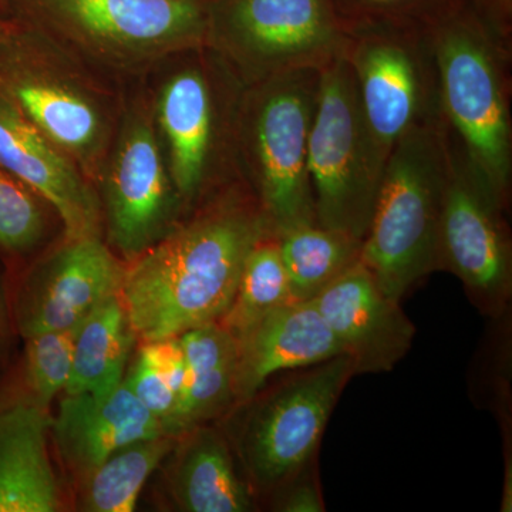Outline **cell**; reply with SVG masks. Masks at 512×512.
I'll return each mask as SVG.
<instances>
[{"label":"cell","mask_w":512,"mask_h":512,"mask_svg":"<svg viewBox=\"0 0 512 512\" xmlns=\"http://www.w3.org/2000/svg\"><path fill=\"white\" fill-rule=\"evenodd\" d=\"M353 6L345 18L346 26L362 23H400V25L431 28L454 6L437 0H349Z\"/></svg>","instance_id":"29"},{"label":"cell","mask_w":512,"mask_h":512,"mask_svg":"<svg viewBox=\"0 0 512 512\" xmlns=\"http://www.w3.org/2000/svg\"><path fill=\"white\" fill-rule=\"evenodd\" d=\"M386 160L367 127L345 57L320 70L309 137V177L316 220L360 241L375 210Z\"/></svg>","instance_id":"10"},{"label":"cell","mask_w":512,"mask_h":512,"mask_svg":"<svg viewBox=\"0 0 512 512\" xmlns=\"http://www.w3.org/2000/svg\"><path fill=\"white\" fill-rule=\"evenodd\" d=\"M348 32L343 57L367 127L387 160L409 131L444 121L430 28L377 22L348 26Z\"/></svg>","instance_id":"11"},{"label":"cell","mask_w":512,"mask_h":512,"mask_svg":"<svg viewBox=\"0 0 512 512\" xmlns=\"http://www.w3.org/2000/svg\"><path fill=\"white\" fill-rule=\"evenodd\" d=\"M470 2L493 16L505 28L511 29L510 23L507 22V18H510L511 0H470Z\"/></svg>","instance_id":"31"},{"label":"cell","mask_w":512,"mask_h":512,"mask_svg":"<svg viewBox=\"0 0 512 512\" xmlns=\"http://www.w3.org/2000/svg\"><path fill=\"white\" fill-rule=\"evenodd\" d=\"M441 113L468 160L508 208L512 180L511 29L471 3L430 28Z\"/></svg>","instance_id":"2"},{"label":"cell","mask_w":512,"mask_h":512,"mask_svg":"<svg viewBox=\"0 0 512 512\" xmlns=\"http://www.w3.org/2000/svg\"><path fill=\"white\" fill-rule=\"evenodd\" d=\"M0 89L96 188L124 99L109 79L19 23L0 43Z\"/></svg>","instance_id":"4"},{"label":"cell","mask_w":512,"mask_h":512,"mask_svg":"<svg viewBox=\"0 0 512 512\" xmlns=\"http://www.w3.org/2000/svg\"><path fill=\"white\" fill-rule=\"evenodd\" d=\"M316 460L289 478L271 494L272 507L281 512H323L326 510L316 473Z\"/></svg>","instance_id":"30"},{"label":"cell","mask_w":512,"mask_h":512,"mask_svg":"<svg viewBox=\"0 0 512 512\" xmlns=\"http://www.w3.org/2000/svg\"><path fill=\"white\" fill-rule=\"evenodd\" d=\"M164 66L151 110L175 190L188 208L239 177L234 134L244 86L207 46Z\"/></svg>","instance_id":"7"},{"label":"cell","mask_w":512,"mask_h":512,"mask_svg":"<svg viewBox=\"0 0 512 512\" xmlns=\"http://www.w3.org/2000/svg\"><path fill=\"white\" fill-rule=\"evenodd\" d=\"M292 301L278 235L269 232L249 252L231 305L218 323L238 339L259 320Z\"/></svg>","instance_id":"24"},{"label":"cell","mask_w":512,"mask_h":512,"mask_svg":"<svg viewBox=\"0 0 512 512\" xmlns=\"http://www.w3.org/2000/svg\"><path fill=\"white\" fill-rule=\"evenodd\" d=\"M124 382L153 414L168 436L185 382V359L180 339L143 342Z\"/></svg>","instance_id":"26"},{"label":"cell","mask_w":512,"mask_h":512,"mask_svg":"<svg viewBox=\"0 0 512 512\" xmlns=\"http://www.w3.org/2000/svg\"><path fill=\"white\" fill-rule=\"evenodd\" d=\"M52 419L28 399L0 402V512H55L59 488L47 451Z\"/></svg>","instance_id":"19"},{"label":"cell","mask_w":512,"mask_h":512,"mask_svg":"<svg viewBox=\"0 0 512 512\" xmlns=\"http://www.w3.org/2000/svg\"><path fill=\"white\" fill-rule=\"evenodd\" d=\"M278 244L293 299L308 302L360 262L363 241L315 222L281 232Z\"/></svg>","instance_id":"23"},{"label":"cell","mask_w":512,"mask_h":512,"mask_svg":"<svg viewBox=\"0 0 512 512\" xmlns=\"http://www.w3.org/2000/svg\"><path fill=\"white\" fill-rule=\"evenodd\" d=\"M3 328V301L2 295H0V332H2Z\"/></svg>","instance_id":"34"},{"label":"cell","mask_w":512,"mask_h":512,"mask_svg":"<svg viewBox=\"0 0 512 512\" xmlns=\"http://www.w3.org/2000/svg\"><path fill=\"white\" fill-rule=\"evenodd\" d=\"M174 473V495L188 512H245L254 507V490L242 480L231 447L218 431H188Z\"/></svg>","instance_id":"21"},{"label":"cell","mask_w":512,"mask_h":512,"mask_svg":"<svg viewBox=\"0 0 512 512\" xmlns=\"http://www.w3.org/2000/svg\"><path fill=\"white\" fill-rule=\"evenodd\" d=\"M52 427L66 463L87 477L121 448L167 436L124 380L106 396L66 394Z\"/></svg>","instance_id":"18"},{"label":"cell","mask_w":512,"mask_h":512,"mask_svg":"<svg viewBox=\"0 0 512 512\" xmlns=\"http://www.w3.org/2000/svg\"><path fill=\"white\" fill-rule=\"evenodd\" d=\"M207 16V47L242 86L322 70L348 45L332 0H207Z\"/></svg>","instance_id":"8"},{"label":"cell","mask_w":512,"mask_h":512,"mask_svg":"<svg viewBox=\"0 0 512 512\" xmlns=\"http://www.w3.org/2000/svg\"><path fill=\"white\" fill-rule=\"evenodd\" d=\"M126 265L100 235L67 239L23 275L13 293L12 315L28 339L80 326L110 299L119 298Z\"/></svg>","instance_id":"14"},{"label":"cell","mask_w":512,"mask_h":512,"mask_svg":"<svg viewBox=\"0 0 512 512\" xmlns=\"http://www.w3.org/2000/svg\"><path fill=\"white\" fill-rule=\"evenodd\" d=\"M269 232L241 177L211 192L190 220L126 264L120 299L136 338H178L220 322L249 252Z\"/></svg>","instance_id":"1"},{"label":"cell","mask_w":512,"mask_h":512,"mask_svg":"<svg viewBox=\"0 0 512 512\" xmlns=\"http://www.w3.org/2000/svg\"><path fill=\"white\" fill-rule=\"evenodd\" d=\"M446 164V121L409 131L387 157L360 261L394 301L439 271Z\"/></svg>","instance_id":"6"},{"label":"cell","mask_w":512,"mask_h":512,"mask_svg":"<svg viewBox=\"0 0 512 512\" xmlns=\"http://www.w3.org/2000/svg\"><path fill=\"white\" fill-rule=\"evenodd\" d=\"M46 202L29 185L0 168V254L22 258L46 232Z\"/></svg>","instance_id":"28"},{"label":"cell","mask_w":512,"mask_h":512,"mask_svg":"<svg viewBox=\"0 0 512 512\" xmlns=\"http://www.w3.org/2000/svg\"><path fill=\"white\" fill-rule=\"evenodd\" d=\"M0 168L29 185L59 215L67 239L100 235L94 185L0 89Z\"/></svg>","instance_id":"16"},{"label":"cell","mask_w":512,"mask_h":512,"mask_svg":"<svg viewBox=\"0 0 512 512\" xmlns=\"http://www.w3.org/2000/svg\"><path fill=\"white\" fill-rule=\"evenodd\" d=\"M136 339L120 296L103 303L77 328L72 375L64 393L101 397L113 392L123 383Z\"/></svg>","instance_id":"22"},{"label":"cell","mask_w":512,"mask_h":512,"mask_svg":"<svg viewBox=\"0 0 512 512\" xmlns=\"http://www.w3.org/2000/svg\"><path fill=\"white\" fill-rule=\"evenodd\" d=\"M235 404L254 396L279 373L345 355L312 301H292L269 313L237 339Z\"/></svg>","instance_id":"17"},{"label":"cell","mask_w":512,"mask_h":512,"mask_svg":"<svg viewBox=\"0 0 512 512\" xmlns=\"http://www.w3.org/2000/svg\"><path fill=\"white\" fill-rule=\"evenodd\" d=\"M77 328L52 330L26 339L23 383L28 396L15 399L32 400L47 409L57 393L66 389L72 375Z\"/></svg>","instance_id":"27"},{"label":"cell","mask_w":512,"mask_h":512,"mask_svg":"<svg viewBox=\"0 0 512 512\" xmlns=\"http://www.w3.org/2000/svg\"><path fill=\"white\" fill-rule=\"evenodd\" d=\"M15 0H0V18H10Z\"/></svg>","instance_id":"33"},{"label":"cell","mask_w":512,"mask_h":512,"mask_svg":"<svg viewBox=\"0 0 512 512\" xmlns=\"http://www.w3.org/2000/svg\"><path fill=\"white\" fill-rule=\"evenodd\" d=\"M355 363L348 355L292 370L245 402L235 450L252 490L271 495L315 460L333 410Z\"/></svg>","instance_id":"9"},{"label":"cell","mask_w":512,"mask_h":512,"mask_svg":"<svg viewBox=\"0 0 512 512\" xmlns=\"http://www.w3.org/2000/svg\"><path fill=\"white\" fill-rule=\"evenodd\" d=\"M96 191L109 247L126 264L178 224L185 207L168 170L150 96H124Z\"/></svg>","instance_id":"12"},{"label":"cell","mask_w":512,"mask_h":512,"mask_svg":"<svg viewBox=\"0 0 512 512\" xmlns=\"http://www.w3.org/2000/svg\"><path fill=\"white\" fill-rule=\"evenodd\" d=\"M174 437L158 436L137 441L111 454L89 476L84 508L93 512L136 510L148 477L173 448Z\"/></svg>","instance_id":"25"},{"label":"cell","mask_w":512,"mask_h":512,"mask_svg":"<svg viewBox=\"0 0 512 512\" xmlns=\"http://www.w3.org/2000/svg\"><path fill=\"white\" fill-rule=\"evenodd\" d=\"M19 29L18 20L13 18H0V43L8 40Z\"/></svg>","instance_id":"32"},{"label":"cell","mask_w":512,"mask_h":512,"mask_svg":"<svg viewBox=\"0 0 512 512\" xmlns=\"http://www.w3.org/2000/svg\"><path fill=\"white\" fill-rule=\"evenodd\" d=\"M10 18L114 80L207 46V0H15Z\"/></svg>","instance_id":"3"},{"label":"cell","mask_w":512,"mask_h":512,"mask_svg":"<svg viewBox=\"0 0 512 512\" xmlns=\"http://www.w3.org/2000/svg\"><path fill=\"white\" fill-rule=\"evenodd\" d=\"M185 359V382L168 436H184L235 406L237 339L220 323L178 336Z\"/></svg>","instance_id":"20"},{"label":"cell","mask_w":512,"mask_h":512,"mask_svg":"<svg viewBox=\"0 0 512 512\" xmlns=\"http://www.w3.org/2000/svg\"><path fill=\"white\" fill-rule=\"evenodd\" d=\"M312 302L355 363L356 375L390 372L412 349L416 326L362 261Z\"/></svg>","instance_id":"15"},{"label":"cell","mask_w":512,"mask_h":512,"mask_svg":"<svg viewBox=\"0 0 512 512\" xmlns=\"http://www.w3.org/2000/svg\"><path fill=\"white\" fill-rule=\"evenodd\" d=\"M505 211L447 127L439 271L456 275L471 301L490 315L503 312L511 296L512 251Z\"/></svg>","instance_id":"13"},{"label":"cell","mask_w":512,"mask_h":512,"mask_svg":"<svg viewBox=\"0 0 512 512\" xmlns=\"http://www.w3.org/2000/svg\"><path fill=\"white\" fill-rule=\"evenodd\" d=\"M320 70H293L242 89L235 116V161L274 234L315 224L309 137Z\"/></svg>","instance_id":"5"}]
</instances>
